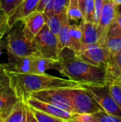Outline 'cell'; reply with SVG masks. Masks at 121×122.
Wrapping results in <instances>:
<instances>
[{"label":"cell","instance_id":"6da1fadb","mask_svg":"<svg viewBox=\"0 0 121 122\" xmlns=\"http://www.w3.org/2000/svg\"><path fill=\"white\" fill-rule=\"evenodd\" d=\"M6 72L10 79L11 86L17 97L26 102L30 94L34 92L44 89L83 87L84 85L69 79L54 76L46 73L38 74L9 71H6Z\"/></svg>","mask_w":121,"mask_h":122},{"label":"cell","instance_id":"7a4b0ae2","mask_svg":"<svg viewBox=\"0 0 121 122\" xmlns=\"http://www.w3.org/2000/svg\"><path fill=\"white\" fill-rule=\"evenodd\" d=\"M58 71L69 79L83 84L106 85L109 83L105 67L91 64L65 48L61 52Z\"/></svg>","mask_w":121,"mask_h":122},{"label":"cell","instance_id":"3957f363","mask_svg":"<svg viewBox=\"0 0 121 122\" xmlns=\"http://www.w3.org/2000/svg\"><path fill=\"white\" fill-rule=\"evenodd\" d=\"M6 34L2 42L7 52L19 56H41L34 38L26 31L22 20L16 21Z\"/></svg>","mask_w":121,"mask_h":122},{"label":"cell","instance_id":"277c9868","mask_svg":"<svg viewBox=\"0 0 121 122\" xmlns=\"http://www.w3.org/2000/svg\"><path fill=\"white\" fill-rule=\"evenodd\" d=\"M70 102L75 113L93 114L103 108L82 87L58 89Z\"/></svg>","mask_w":121,"mask_h":122},{"label":"cell","instance_id":"5b68a950","mask_svg":"<svg viewBox=\"0 0 121 122\" xmlns=\"http://www.w3.org/2000/svg\"><path fill=\"white\" fill-rule=\"evenodd\" d=\"M37 49L41 56L59 61L61 50L58 45V39L46 24L39 33L34 37Z\"/></svg>","mask_w":121,"mask_h":122},{"label":"cell","instance_id":"8992f818","mask_svg":"<svg viewBox=\"0 0 121 122\" xmlns=\"http://www.w3.org/2000/svg\"><path fill=\"white\" fill-rule=\"evenodd\" d=\"M82 88L98 102L105 111L121 118V108L111 96L108 84L103 86L84 84Z\"/></svg>","mask_w":121,"mask_h":122},{"label":"cell","instance_id":"52a82bcc","mask_svg":"<svg viewBox=\"0 0 121 122\" xmlns=\"http://www.w3.org/2000/svg\"><path fill=\"white\" fill-rule=\"evenodd\" d=\"M76 56L91 64L106 68L111 55L103 46L92 44L83 46Z\"/></svg>","mask_w":121,"mask_h":122},{"label":"cell","instance_id":"ba28073f","mask_svg":"<svg viewBox=\"0 0 121 122\" xmlns=\"http://www.w3.org/2000/svg\"><path fill=\"white\" fill-rule=\"evenodd\" d=\"M29 97L51 104L68 112L75 113L69 100L63 96L58 89H44L34 92L30 94Z\"/></svg>","mask_w":121,"mask_h":122},{"label":"cell","instance_id":"9c48e42d","mask_svg":"<svg viewBox=\"0 0 121 122\" xmlns=\"http://www.w3.org/2000/svg\"><path fill=\"white\" fill-rule=\"evenodd\" d=\"M117 6L113 0H104L103 11L98 25V31L99 35V44L102 46L108 33L109 29L114 21L116 13Z\"/></svg>","mask_w":121,"mask_h":122},{"label":"cell","instance_id":"30bf717a","mask_svg":"<svg viewBox=\"0 0 121 122\" xmlns=\"http://www.w3.org/2000/svg\"><path fill=\"white\" fill-rule=\"evenodd\" d=\"M8 61L4 65L6 71L16 73H33V57L19 56L7 52Z\"/></svg>","mask_w":121,"mask_h":122},{"label":"cell","instance_id":"8fae6325","mask_svg":"<svg viewBox=\"0 0 121 122\" xmlns=\"http://www.w3.org/2000/svg\"><path fill=\"white\" fill-rule=\"evenodd\" d=\"M27 102L32 107H34L37 109L43 111V112H44L51 116H53L55 117L61 119L66 122H71V120L72 119V118L73 117V115L75 114V113L68 112V111L61 109L58 107H56L51 104L38 100V99L32 98V97H29L27 100Z\"/></svg>","mask_w":121,"mask_h":122},{"label":"cell","instance_id":"7c38bea8","mask_svg":"<svg viewBox=\"0 0 121 122\" xmlns=\"http://www.w3.org/2000/svg\"><path fill=\"white\" fill-rule=\"evenodd\" d=\"M26 31L34 38L46 24L48 17L42 11H34L21 19Z\"/></svg>","mask_w":121,"mask_h":122},{"label":"cell","instance_id":"4fadbf2b","mask_svg":"<svg viewBox=\"0 0 121 122\" xmlns=\"http://www.w3.org/2000/svg\"><path fill=\"white\" fill-rule=\"evenodd\" d=\"M19 100L11 86L0 94V122H6Z\"/></svg>","mask_w":121,"mask_h":122},{"label":"cell","instance_id":"5bb4252c","mask_svg":"<svg viewBox=\"0 0 121 122\" xmlns=\"http://www.w3.org/2000/svg\"><path fill=\"white\" fill-rule=\"evenodd\" d=\"M102 46L106 48L111 55H115L121 51V29L115 20L109 29Z\"/></svg>","mask_w":121,"mask_h":122},{"label":"cell","instance_id":"9a60e30c","mask_svg":"<svg viewBox=\"0 0 121 122\" xmlns=\"http://www.w3.org/2000/svg\"><path fill=\"white\" fill-rule=\"evenodd\" d=\"M40 1L41 0H24L9 16L8 24L10 28L16 21L23 19L27 15L36 11Z\"/></svg>","mask_w":121,"mask_h":122},{"label":"cell","instance_id":"2e32d148","mask_svg":"<svg viewBox=\"0 0 121 122\" xmlns=\"http://www.w3.org/2000/svg\"><path fill=\"white\" fill-rule=\"evenodd\" d=\"M84 19H82L79 24H71L69 29V34L72 41V50L76 55H77L81 50L83 41V29H84Z\"/></svg>","mask_w":121,"mask_h":122},{"label":"cell","instance_id":"e0dca14e","mask_svg":"<svg viewBox=\"0 0 121 122\" xmlns=\"http://www.w3.org/2000/svg\"><path fill=\"white\" fill-rule=\"evenodd\" d=\"M110 81H121V51L111 55L106 68Z\"/></svg>","mask_w":121,"mask_h":122},{"label":"cell","instance_id":"ac0fdd59","mask_svg":"<svg viewBox=\"0 0 121 122\" xmlns=\"http://www.w3.org/2000/svg\"><path fill=\"white\" fill-rule=\"evenodd\" d=\"M92 44H99V35L98 31V25L96 24L94 22H88L85 21L84 29H83V46L92 45Z\"/></svg>","mask_w":121,"mask_h":122},{"label":"cell","instance_id":"d6986e66","mask_svg":"<svg viewBox=\"0 0 121 122\" xmlns=\"http://www.w3.org/2000/svg\"><path fill=\"white\" fill-rule=\"evenodd\" d=\"M70 21L71 20L69 19L67 15L64 19L63 25L58 35V45H59V49L61 51L65 48H68L69 49H71L72 46V41H71V39L70 34H69V29H70V25H71Z\"/></svg>","mask_w":121,"mask_h":122},{"label":"cell","instance_id":"ffe728a7","mask_svg":"<svg viewBox=\"0 0 121 122\" xmlns=\"http://www.w3.org/2000/svg\"><path fill=\"white\" fill-rule=\"evenodd\" d=\"M68 15L67 11L58 14H54L51 17L48 18L46 24L48 25L50 30L58 36L59 31L61 30V28L63 25V23L64 21L65 18Z\"/></svg>","mask_w":121,"mask_h":122},{"label":"cell","instance_id":"44dd1931","mask_svg":"<svg viewBox=\"0 0 121 122\" xmlns=\"http://www.w3.org/2000/svg\"><path fill=\"white\" fill-rule=\"evenodd\" d=\"M31 109L37 122H66L61 119L51 116L43 111L32 107L31 106Z\"/></svg>","mask_w":121,"mask_h":122},{"label":"cell","instance_id":"7402d4cb","mask_svg":"<svg viewBox=\"0 0 121 122\" xmlns=\"http://www.w3.org/2000/svg\"><path fill=\"white\" fill-rule=\"evenodd\" d=\"M96 122H121V118L111 114L105 110H101L93 114Z\"/></svg>","mask_w":121,"mask_h":122},{"label":"cell","instance_id":"603a6c76","mask_svg":"<svg viewBox=\"0 0 121 122\" xmlns=\"http://www.w3.org/2000/svg\"><path fill=\"white\" fill-rule=\"evenodd\" d=\"M94 14H95L94 0H86L84 6L83 19L88 22H93Z\"/></svg>","mask_w":121,"mask_h":122},{"label":"cell","instance_id":"cb8c5ba5","mask_svg":"<svg viewBox=\"0 0 121 122\" xmlns=\"http://www.w3.org/2000/svg\"><path fill=\"white\" fill-rule=\"evenodd\" d=\"M108 85L111 96L121 108V84L117 81H110Z\"/></svg>","mask_w":121,"mask_h":122},{"label":"cell","instance_id":"d4e9b609","mask_svg":"<svg viewBox=\"0 0 121 122\" xmlns=\"http://www.w3.org/2000/svg\"><path fill=\"white\" fill-rule=\"evenodd\" d=\"M11 86L10 79L4 64H0V94Z\"/></svg>","mask_w":121,"mask_h":122},{"label":"cell","instance_id":"484cf974","mask_svg":"<svg viewBox=\"0 0 121 122\" xmlns=\"http://www.w3.org/2000/svg\"><path fill=\"white\" fill-rule=\"evenodd\" d=\"M71 0H54V14H58L68 11Z\"/></svg>","mask_w":121,"mask_h":122},{"label":"cell","instance_id":"4316f807","mask_svg":"<svg viewBox=\"0 0 121 122\" xmlns=\"http://www.w3.org/2000/svg\"><path fill=\"white\" fill-rule=\"evenodd\" d=\"M70 122H96L93 114L75 113Z\"/></svg>","mask_w":121,"mask_h":122},{"label":"cell","instance_id":"83f0119b","mask_svg":"<svg viewBox=\"0 0 121 122\" xmlns=\"http://www.w3.org/2000/svg\"><path fill=\"white\" fill-rule=\"evenodd\" d=\"M95 1V14H94V19L93 22L98 25L100 17L103 11L104 0H94Z\"/></svg>","mask_w":121,"mask_h":122},{"label":"cell","instance_id":"f1b7e54d","mask_svg":"<svg viewBox=\"0 0 121 122\" xmlns=\"http://www.w3.org/2000/svg\"><path fill=\"white\" fill-rule=\"evenodd\" d=\"M8 20H9V15L2 7L0 0V29L10 27L8 24Z\"/></svg>","mask_w":121,"mask_h":122},{"label":"cell","instance_id":"f546056e","mask_svg":"<svg viewBox=\"0 0 121 122\" xmlns=\"http://www.w3.org/2000/svg\"><path fill=\"white\" fill-rule=\"evenodd\" d=\"M43 12L48 18L54 15V0H50L47 3Z\"/></svg>","mask_w":121,"mask_h":122},{"label":"cell","instance_id":"4dcf8cb0","mask_svg":"<svg viewBox=\"0 0 121 122\" xmlns=\"http://www.w3.org/2000/svg\"><path fill=\"white\" fill-rule=\"evenodd\" d=\"M50 0H41L36 11H44V9L46 6V5L47 4V3Z\"/></svg>","mask_w":121,"mask_h":122},{"label":"cell","instance_id":"1f68e13d","mask_svg":"<svg viewBox=\"0 0 121 122\" xmlns=\"http://www.w3.org/2000/svg\"><path fill=\"white\" fill-rule=\"evenodd\" d=\"M9 29H10V27H6V28L0 29V41L8 33V31H9Z\"/></svg>","mask_w":121,"mask_h":122},{"label":"cell","instance_id":"d6a6232c","mask_svg":"<svg viewBox=\"0 0 121 122\" xmlns=\"http://www.w3.org/2000/svg\"><path fill=\"white\" fill-rule=\"evenodd\" d=\"M116 22L117 23V24L120 26V28L121 29V14L119 13H116V16L115 19Z\"/></svg>","mask_w":121,"mask_h":122},{"label":"cell","instance_id":"836d02e7","mask_svg":"<svg viewBox=\"0 0 121 122\" xmlns=\"http://www.w3.org/2000/svg\"><path fill=\"white\" fill-rule=\"evenodd\" d=\"M4 49V45H3V42H2V39L0 41V55L1 54V50Z\"/></svg>","mask_w":121,"mask_h":122},{"label":"cell","instance_id":"e575fe53","mask_svg":"<svg viewBox=\"0 0 121 122\" xmlns=\"http://www.w3.org/2000/svg\"><path fill=\"white\" fill-rule=\"evenodd\" d=\"M117 12L121 14V4L117 6Z\"/></svg>","mask_w":121,"mask_h":122},{"label":"cell","instance_id":"d590c367","mask_svg":"<svg viewBox=\"0 0 121 122\" xmlns=\"http://www.w3.org/2000/svg\"><path fill=\"white\" fill-rule=\"evenodd\" d=\"M113 1L115 2V4L116 5H121V0H113Z\"/></svg>","mask_w":121,"mask_h":122},{"label":"cell","instance_id":"8d00e7d4","mask_svg":"<svg viewBox=\"0 0 121 122\" xmlns=\"http://www.w3.org/2000/svg\"><path fill=\"white\" fill-rule=\"evenodd\" d=\"M24 1V0H17V6H16V8H17V7H18ZM13 12H14V11H13Z\"/></svg>","mask_w":121,"mask_h":122},{"label":"cell","instance_id":"74e56055","mask_svg":"<svg viewBox=\"0 0 121 122\" xmlns=\"http://www.w3.org/2000/svg\"><path fill=\"white\" fill-rule=\"evenodd\" d=\"M117 82H118V83H120V84H121V81H117Z\"/></svg>","mask_w":121,"mask_h":122}]
</instances>
